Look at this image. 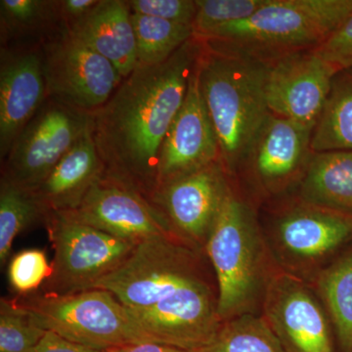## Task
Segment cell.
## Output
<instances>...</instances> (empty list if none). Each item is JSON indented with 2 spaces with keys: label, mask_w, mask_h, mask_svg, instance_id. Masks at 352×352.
Returning <instances> with one entry per match:
<instances>
[{
  "label": "cell",
  "mask_w": 352,
  "mask_h": 352,
  "mask_svg": "<svg viewBox=\"0 0 352 352\" xmlns=\"http://www.w3.org/2000/svg\"><path fill=\"white\" fill-rule=\"evenodd\" d=\"M203 48L194 36L164 63L136 67L94 113L92 133L105 175L149 201L157 186L162 145L184 102Z\"/></svg>",
  "instance_id": "cell-1"
},
{
  "label": "cell",
  "mask_w": 352,
  "mask_h": 352,
  "mask_svg": "<svg viewBox=\"0 0 352 352\" xmlns=\"http://www.w3.org/2000/svg\"><path fill=\"white\" fill-rule=\"evenodd\" d=\"M203 44L199 85L219 142L220 163L232 170L247 157L270 113L265 95L268 60L235 48Z\"/></svg>",
  "instance_id": "cell-2"
},
{
  "label": "cell",
  "mask_w": 352,
  "mask_h": 352,
  "mask_svg": "<svg viewBox=\"0 0 352 352\" xmlns=\"http://www.w3.org/2000/svg\"><path fill=\"white\" fill-rule=\"evenodd\" d=\"M352 15V0H267L249 19L199 38L263 57L320 45Z\"/></svg>",
  "instance_id": "cell-3"
},
{
  "label": "cell",
  "mask_w": 352,
  "mask_h": 352,
  "mask_svg": "<svg viewBox=\"0 0 352 352\" xmlns=\"http://www.w3.org/2000/svg\"><path fill=\"white\" fill-rule=\"evenodd\" d=\"M17 298L44 330L82 346L112 351L147 342L127 308L105 289Z\"/></svg>",
  "instance_id": "cell-4"
},
{
  "label": "cell",
  "mask_w": 352,
  "mask_h": 352,
  "mask_svg": "<svg viewBox=\"0 0 352 352\" xmlns=\"http://www.w3.org/2000/svg\"><path fill=\"white\" fill-rule=\"evenodd\" d=\"M44 222L54 250L50 276L41 287L45 295L94 289L138 244L87 226L69 212H50Z\"/></svg>",
  "instance_id": "cell-5"
},
{
  "label": "cell",
  "mask_w": 352,
  "mask_h": 352,
  "mask_svg": "<svg viewBox=\"0 0 352 352\" xmlns=\"http://www.w3.org/2000/svg\"><path fill=\"white\" fill-rule=\"evenodd\" d=\"M94 126V113L47 97L14 141L1 177L28 191L38 188Z\"/></svg>",
  "instance_id": "cell-6"
},
{
  "label": "cell",
  "mask_w": 352,
  "mask_h": 352,
  "mask_svg": "<svg viewBox=\"0 0 352 352\" xmlns=\"http://www.w3.org/2000/svg\"><path fill=\"white\" fill-rule=\"evenodd\" d=\"M193 254L176 237L139 242L129 258L94 289L110 292L124 307L139 309L157 305L196 280L203 279Z\"/></svg>",
  "instance_id": "cell-7"
},
{
  "label": "cell",
  "mask_w": 352,
  "mask_h": 352,
  "mask_svg": "<svg viewBox=\"0 0 352 352\" xmlns=\"http://www.w3.org/2000/svg\"><path fill=\"white\" fill-rule=\"evenodd\" d=\"M206 250L219 286L217 311L222 321H228L248 307L256 284L251 214L231 191L222 204Z\"/></svg>",
  "instance_id": "cell-8"
},
{
  "label": "cell",
  "mask_w": 352,
  "mask_h": 352,
  "mask_svg": "<svg viewBox=\"0 0 352 352\" xmlns=\"http://www.w3.org/2000/svg\"><path fill=\"white\" fill-rule=\"evenodd\" d=\"M47 97L88 113L107 103L122 78L109 60L66 29L43 51Z\"/></svg>",
  "instance_id": "cell-9"
},
{
  "label": "cell",
  "mask_w": 352,
  "mask_h": 352,
  "mask_svg": "<svg viewBox=\"0 0 352 352\" xmlns=\"http://www.w3.org/2000/svg\"><path fill=\"white\" fill-rule=\"evenodd\" d=\"M126 308L147 342L185 351H206L224 325L217 298L204 279L186 285L153 307Z\"/></svg>",
  "instance_id": "cell-10"
},
{
  "label": "cell",
  "mask_w": 352,
  "mask_h": 352,
  "mask_svg": "<svg viewBox=\"0 0 352 352\" xmlns=\"http://www.w3.org/2000/svg\"><path fill=\"white\" fill-rule=\"evenodd\" d=\"M337 73L339 71L314 48L292 51L268 60V110L300 124L316 126Z\"/></svg>",
  "instance_id": "cell-11"
},
{
  "label": "cell",
  "mask_w": 352,
  "mask_h": 352,
  "mask_svg": "<svg viewBox=\"0 0 352 352\" xmlns=\"http://www.w3.org/2000/svg\"><path fill=\"white\" fill-rule=\"evenodd\" d=\"M69 214L120 239L139 243L156 237H177L164 215L138 190L104 175Z\"/></svg>",
  "instance_id": "cell-12"
},
{
  "label": "cell",
  "mask_w": 352,
  "mask_h": 352,
  "mask_svg": "<svg viewBox=\"0 0 352 352\" xmlns=\"http://www.w3.org/2000/svg\"><path fill=\"white\" fill-rule=\"evenodd\" d=\"M223 173V166L217 162L157 187L150 201L164 215L176 236L196 244H207L230 191Z\"/></svg>",
  "instance_id": "cell-13"
},
{
  "label": "cell",
  "mask_w": 352,
  "mask_h": 352,
  "mask_svg": "<svg viewBox=\"0 0 352 352\" xmlns=\"http://www.w3.org/2000/svg\"><path fill=\"white\" fill-rule=\"evenodd\" d=\"M198 63L199 60L184 102L162 145L157 188L178 176L220 163L219 142L199 85Z\"/></svg>",
  "instance_id": "cell-14"
},
{
  "label": "cell",
  "mask_w": 352,
  "mask_h": 352,
  "mask_svg": "<svg viewBox=\"0 0 352 352\" xmlns=\"http://www.w3.org/2000/svg\"><path fill=\"white\" fill-rule=\"evenodd\" d=\"M268 324L287 352H335L325 314L305 287L278 278L266 302Z\"/></svg>",
  "instance_id": "cell-15"
},
{
  "label": "cell",
  "mask_w": 352,
  "mask_h": 352,
  "mask_svg": "<svg viewBox=\"0 0 352 352\" xmlns=\"http://www.w3.org/2000/svg\"><path fill=\"white\" fill-rule=\"evenodd\" d=\"M47 99L43 55L36 50L2 56L0 68V154L14 141Z\"/></svg>",
  "instance_id": "cell-16"
},
{
  "label": "cell",
  "mask_w": 352,
  "mask_h": 352,
  "mask_svg": "<svg viewBox=\"0 0 352 352\" xmlns=\"http://www.w3.org/2000/svg\"><path fill=\"white\" fill-rule=\"evenodd\" d=\"M65 29L109 60L122 80L138 67L135 34L126 1L100 0L90 12Z\"/></svg>",
  "instance_id": "cell-17"
},
{
  "label": "cell",
  "mask_w": 352,
  "mask_h": 352,
  "mask_svg": "<svg viewBox=\"0 0 352 352\" xmlns=\"http://www.w3.org/2000/svg\"><path fill=\"white\" fill-rule=\"evenodd\" d=\"M105 175L92 133V127L57 164L48 177L32 190L46 215L75 210L95 183Z\"/></svg>",
  "instance_id": "cell-18"
},
{
  "label": "cell",
  "mask_w": 352,
  "mask_h": 352,
  "mask_svg": "<svg viewBox=\"0 0 352 352\" xmlns=\"http://www.w3.org/2000/svg\"><path fill=\"white\" fill-rule=\"evenodd\" d=\"M314 126L270 113L248 157L256 175L268 183L288 179L307 163Z\"/></svg>",
  "instance_id": "cell-19"
},
{
  "label": "cell",
  "mask_w": 352,
  "mask_h": 352,
  "mask_svg": "<svg viewBox=\"0 0 352 352\" xmlns=\"http://www.w3.org/2000/svg\"><path fill=\"white\" fill-rule=\"evenodd\" d=\"M280 237L293 254L317 258L352 237V214L310 204L285 217Z\"/></svg>",
  "instance_id": "cell-20"
},
{
  "label": "cell",
  "mask_w": 352,
  "mask_h": 352,
  "mask_svg": "<svg viewBox=\"0 0 352 352\" xmlns=\"http://www.w3.org/2000/svg\"><path fill=\"white\" fill-rule=\"evenodd\" d=\"M302 193L311 205L352 214V151L316 153L308 163Z\"/></svg>",
  "instance_id": "cell-21"
},
{
  "label": "cell",
  "mask_w": 352,
  "mask_h": 352,
  "mask_svg": "<svg viewBox=\"0 0 352 352\" xmlns=\"http://www.w3.org/2000/svg\"><path fill=\"white\" fill-rule=\"evenodd\" d=\"M316 153L352 151V68L333 78L330 94L312 132Z\"/></svg>",
  "instance_id": "cell-22"
},
{
  "label": "cell",
  "mask_w": 352,
  "mask_h": 352,
  "mask_svg": "<svg viewBox=\"0 0 352 352\" xmlns=\"http://www.w3.org/2000/svg\"><path fill=\"white\" fill-rule=\"evenodd\" d=\"M131 19L135 34L138 67L164 63L183 44L194 38L192 25L132 12Z\"/></svg>",
  "instance_id": "cell-23"
},
{
  "label": "cell",
  "mask_w": 352,
  "mask_h": 352,
  "mask_svg": "<svg viewBox=\"0 0 352 352\" xmlns=\"http://www.w3.org/2000/svg\"><path fill=\"white\" fill-rule=\"evenodd\" d=\"M319 289L335 326L342 352H352V252L319 278Z\"/></svg>",
  "instance_id": "cell-24"
},
{
  "label": "cell",
  "mask_w": 352,
  "mask_h": 352,
  "mask_svg": "<svg viewBox=\"0 0 352 352\" xmlns=\"http://www.w3.org/2000/svg\"><path fill=\"white\" fill-rule=\"evenodd\" d=\"M46 214L31 192L0 180V264L8 263L15 238Z\"/></svg>",
  "instance_id": "cell-25"
},
{
  "label": "cell",
  "mask_w": 352,
  "mask_h": 352,
  "mask_svg": "<svg viewBox=\"0 0 352 352\" xmlns=\"http://www.w3.org/2000/svg\"><path fill=\"white\" fill-rule=\"evenodd\" d=\"M207 352H287L266 320L245 315L224 323Z\"/></svg>",
  "instance_id": "cell-26"
},
{
  "label": "cell",
  "mask_w": 352,
  "mask_h": 352,
  "mask_svg": "<svg viewBox=\"0 0 352 352\" xmlns=\"http://www.w3.org/2000/svg\"><path fill=\"white\" fill-rule=\"evenodd\" d=\"M47 331L18 298L0 300V352H32Z\"/></svg>",
  "instance_id": "cell-27"
},
{
  "label": "cell",
  "mask_w": 352,
  "mask_h": 352,
  "mask_svg": "<svg viewBox=\"0 0 352 352\" xmlns=\"http://www.w3.org/2000/svg\"><path fill=\"white\" fill-rule=\"evenodd\" d=\"M1 30L6 34L20 36L52 25L60 18L57 1L1 0Z\"/></svg>",
  "instance_id": "cell-28"
},
{
  "label": "cell",
  "mask_w": 352,
  "mask_h": 352,
  "mask_svg": "<svg viewBox=\"0 0 352 352\" xmlns=\"http://www.w3.org/2000/svg\"><path fill=\"white\" fill-rule=\"evenodd\" d=\"M267 0H196L194 36L201 38L210 32L249 19Z\"/></svg>",
  "instance_id": "cell-29"
},
{
  "label": "cell",
  "mask_w": 352,
  "mask_h": 352,
  "mask_svg": "<svg viewBox=\"0 0 352 352\" xmlns=\"http://www.w3.org/2000/svg\"><path fill=\"white\" fill-rule=\"evenodd\" d=\"M8 263L9 284L22 296L43 287L51 274V264L43 250H24L11 256Z\"/></svg>",
  "instance_id": "cell-30"
},
{
  "label": "cell",
  "mask_w": 352,
  "mask_h": 352,
  "mask_svg": "<svg viewBox=\"0 0 352 352\" xmlns=\"http://www.w3.org/2000/svg\"><path fill=\"white\" fill-rule=\"evenodd\" d=\"M126 2L132 13L193 27L197 13L194 0H131Z\"/></svg>",
  "instance_id": "cell-31"
},
{
  "label": "cell",
  "mask_w": 352,
  "mask_h": 352,
  "mask_svg": "<svg viewBox=\"0 0 352 352\" xmlns=\"http://www.w3.org/2000/svg\"><path fill=\"white\" fill-rule=\"evenodd\" d=\"M314 50L339 72L352 68V15Z\"/></svg>",
  "instance_id": "cell-32"
},
{
  "label": "cell",
  "mask_w": 352,
  "mask_h": 352,
  "mask_svg": "<svg viewBox=\"0 0 352 352\" xmlns=\"http://www.w3.org/2000/svg\"><path fill=\"white\" fill-rule=\"evenodd\" d=\"M32 352H110V351H101V349L82 346L64 339L57 333L47 331L38 346Z\"/></svg>",
  "instance_id": "cell-33"
},
{
  "label": "cell",
  "mask_w": 352,
  "mask_h": 352,
  "mask_svg": "<svg viewBox=\"0 0 352 352\" xmlns=\"http://www.w3.org/2000/svg\"><path fill=\"white\" fill-rule=\"evenodd\" d=\"M100 0H63L57 1L58 12L66 25L80 19L92 10Z\"/></svg>",
  "instance_id": "cell-34"
},
{
  "label": "cell",
  "mask_w": 352,
  "mask_h": 352,
  "mask_svg": "<svg viewBox=\"0 0 352 352\" xmlns=\"http://www.w3.org/2000/svg\"><path fill=\"white\" fill-rule=\"evenodd\" d=\"M110 352H207V349L201 351H185V349L157 344V342H142L112 349Z\"/></svg>",
  "instance_id": "cell-35"
}]
</instances>
